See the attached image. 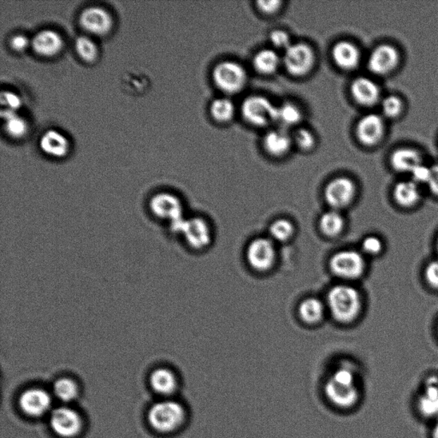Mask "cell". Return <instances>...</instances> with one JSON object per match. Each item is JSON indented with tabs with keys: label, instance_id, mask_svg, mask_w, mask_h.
<instances>
[{
	"label": "cell",
	"instance_id": "46",
	"mask_svg": "<svg viewBox=\"0 0 438 438\" xmlns=\"http://www.w3.org/2000/svg\"><path fill=\"white\" fill-rule=\"evenodd\" d=\"M437 251H438V237H437Z\"/></svg>",
	"mask_w": 438,
	"mask_h": 438
},
{
	"label": "cell",
	"instance_id": "30",
	"mask_svg": "<svg viewBox=\"0 0 438 438\" xmlns=\"http://www.w3.org/2000/svg\"><path fill=\"white\" fill-rule=\"evenodd\" d=\"M54 392L59 401L70 403L77 399L79 389L77 383L70 377H61L55 382Z\"/></svg>",
	"mask_w": 438,
	"mask_h": 438
},
{
	"label": "cell",
	"instance_id": "22",
	"mask_svg": "<svg viewBox=\"0 0 438 438\" xmlns=\"http://www.w3.org/2000/svg\"><path fill=\"white\" fill-rule=\"evenodd\" d=\"M293 139L284 130L270 131L264 138L266 151L273 156H282L289 152Z\"/></svg>",
	"mask_w": 438,
	"mask_h": 438
},
{
	"label": "cell",
	"instance_id": "19",
	"mask_svg": "<svg viewBox=\"0 0 438 438\" xmlns=\"http://www.w3.org/2000/svg\"><path fill=\"white\" fill-rule=\"evenodd\" d=\"M351 93L356 101L362 106H370L380 99V87L373 80L359 77L354 80L351 85Z\"/></svg>",
	"mask_w": 438,
	"mask_h": 438
},
{
	"label": "cell",
	"instance_id": "18",
	"mask_svg": "<svg viewBox=\"0 0 438 438\" xmlns=\"http://www.w3.org/2000/svg\"><path fill=\"white\" fill-rule=\"evenodd\" d=\"M39 145L42 152L51 158H63L70 153V142L58 130H46L39 139Z\"/></svg>",
	"mask_w": 438,
	"mask_h": 438
},
{
	"label": "cell",
	"instance_id": "20",
	"mask_svg": "<svg viewBox=\"0 0 438 438\" xmlns=\"http://www.w3.org/2000/svg\"><path fill=\"white\" fill-rule=\"evenodd\" d=\"M336 65L342 70H353L359 65L361 54L357 46L349 42H340L332 49Z\"/></svg>",
	"mask_w": 438,
	"mask_h": 438
},
{
	"label": "cell",
	"instance_id": "2",
	"mask_svg": "<svg viewBox=\"0 0 438 438\" xmlns=\"http://www.w3.org/2000/svg\"><path fill=\"white\" fill-rule=\"evenodd\" d=\"M328 306L334 320L349 324L359 317L362 298L356 289L349 285H337L330 290Z\"/></svg>",
	"mask_w": 438,
	"mask_h": 438
},
{
	"label": "cell",
	"instance_id": "7",
	"mask_svg": "<svg viewBox=\"0 0 438 438\" xmlns=\"http://www.w3.org/2000/svg\"><path fill=\"white\" fill-rule=\"evenodd\" d=\"M151 213L161 220L167 221L169 225L184 218L183 204L180 198L170 192H161L154 194L149 201Z\"/></svg>",
	"mask_w": 438,
	"mask_h": 438
},
{
	"label": "cell",
	"instance_id": "23",
	"mask_svg": "<svg viewBox=\"0 0 438 438\" xmlns=\"http://www.w3.org/2000/svg\"><path fill=\"white\" fill-rule=\"evenodd\" d=\"M419 408L425 416L438 415V380L430 378L426 384L424 392L420 397Z\"/></svg>",
	"mask_w": 438,
	"mask_h": 438
},
{
	"label": "cell",
	"instance_id": "35",
	"mask_svg": "<svg viewBox=\"0 0 438 438\" xmlns=\"http://www.w3.org/2000/svg\"><path fill=\"white\" fill-rule=\"evenodd\" d=\"M0 101H1L2 111H13V113H18L23 105L21 97L13 91H3L0 95Z\"/></svg>",
	"mask_w": 438,
	"mask_h": 438
},
{
	"label": "cell",
	"instance_id": "17",
	"mask_svg": "<svg viewBox=\"0 0 438 438\" xmlns=\"http://www.w3.org/2000/svg\"><path fill=\"white\" fill-rule=\"evenodd\" d=\"M384 131L383 119L377 114H368L362 118L356 129L358 139L366 146L377 144L383 137Z\"/></svg>",
	"mask_w": 438,
	"mask_h": 438
},
{
	"label": "cell",
	"instance_id": "1",
	"mask_svg": "<svg viewBox=\"0 0 438 438\" xmlns=\"http://www.w3.org/2000/svg\"><path fill=\"white\" fill-rule=\"evenodd\" d=\"M324 394L329 403L341 410H349L360 400L356 372L349 366L335 370L326 380Z\"/></svg>",
	"mask_w": 438,
	"mask_h": 438
},
{
	"label": "cell",
	"instance_id": "25",
	"mask_svg": "<svg viewBox=\"0 0 438 438\" xmlns=\"http://www.w3.org/2000/svg\"><path fill=\"white\" fill-rule=\"evenodd\" d=\"M394 199L402 207H412L419 202L420 191L419 185L413 181L398 182L394 189Z\"/></svg>",
	"mask_w": 438,
	"mask_h": 438
},
{
	"label": "cell",
	"instance_id": "41",
	"mask_svg": "<svg viewBox=\"0 0 438 438\" xmlns=\"http://www.w3.org/2000/svg\"><path fill=\"white\" fill-rule=\"evenodd\" d=\"M413 181L416 182L418 185L420 183H426L427 184L430 177H431V168L421 164L418 165L412 173Z\"/></svg>",
	"mask_w": 438,
	"mask_h": 438
},
{
	"label": "cell",
	"instance_id": "26",
	"mask_svg": "<svg viewBox=\"0 0 438 438\" xmlns=\"http://www.w3.org/2000/svg\"><path fill=\"white\" fill-rule=\"evenodd\" d=\"M1 117L4 120V129L9 137L21 139L29 132V123L18 113L1 111Z\"/></svg>",
	"mask_w": 438,
	"mask_h": 438
},
{
	"label": "cell",
	"instance_id": "31",
	"mask_svg": "<svg viewBox=\"0 0 438 438\" xmlns=\"http://www.w3.org/2000/svg\"><path fill=\"white\" fill-rule=\"evenodd\" d=\"M302 114L300 108L292 103H284L277 106L276 122L284 128L296 125L301 120Z\"/></svg>",
	"mask_w": 438,
	"mask_h": 438
},
{
	"label": "cell",
	"instance_id": "37",
	"mask_svg": "<svg viewBox=\"0 0 438 438\" xmlns=\"http://www.w3.org/2000/svg\"><path fill=\"white\" fill-rule=\"evenodd\" d=\"M362 250L368 256H375L382 253L384 249L383 242L380 237L375 236H370L365 237L362 242Z\"/></svg>",
	"mask_w": 438,
	"mask_h": 438
},
{
	"label": "cell",
	"instance_id": "39",
	"mask_svg": "<svg viewBox=\"0 0 438 438\" xmlns=\"http://www.w3.org/2000/svg\"><path fill=\"white\" fill-rule=\"evenodd\" d=\"M270 42L277 49L286 51L292 45L288 33L282 30H275L270 35Z\"/></svg>",
	"mask_w": 438,
	"mask_h": 438
},
{
	"label": "cell",
	"instance_id": "6",
	"mask_svg": "<svg viewBox=\"0 0 438 438\" xmlns=\"http://www.w3.org/2000/svg\"><path fill=\"white\" fill-rule=\"evenodd\" d=\"M277 108L268 98L256 95L245 99L242 113L251 125L264 127L276 122Z\"/></svg>",
	"mask_w": 438,
	"mask_h": 438
},
{
	"label": "cell",
	"instance_id": "14",
	"mask_svg": "<svg viewBox=\"0 0 438 438\" xmlns=\"http://www.w3.org/2000/svg\"><path fill=\"white\" fill-rule=\"evenodd\" d=\"M19 405L26 415L38 418L50 411L51 397L45 389L31 388L20 396Z\"/></svg>",
	"mask_w": 438,
	"mask_h": 438
},
{
	"label": "cell",
	"instance_id": "16",
	"mask_svg": "<svg viewBox=\"0 0 438 438\" xmlns=\"http://www.w3.org/2000/svg\"><path fill=\"white\" fill-rule=\"evenodd\" d=\"M399 63V54L389 45H382L376 47L370 56L368 61L369 70L377 75H386L395 69Z\"/></svg>",
	"mask_w": 438,
	"mask_h": 438
},
{
	"label": "cell",
	"instance_id": "34",
	"mask_svg": "<svg viewBox=\"0 0 438 438\" xmlns=\"http://www.w3.org/2000/svg\"><path fill=\"white\" fill-rule=\"evenodd\" d=\"M270 234L277 242L288 241L294 234V225L287 219H277L270 225Z\"/></svg>",
	"mask_w": 438,
	"mask_h": 438
},
{
	"label": "cell",
	"instance_id": "43",
	"mask_svg": "<svg viewBox=\"0 0 438 438\" xmlns=\"http://www.w3.org/2000/svg\"><path fill=\"white\" fill-rule=\"evenodd\" d=\"M258 8L263 13L274 14L277 13L282 7L281 1H260L257 3Z\"/></svg>",
	"mask_w": 438,
	"mask_h": 438
},
{
	"label": "cell",
	"instance_id": "9",
	"mask_svg": "<svg viewBox=\"0 0 438 438\" xmlns=\"http://www.w3.org/2000/svg\"><path fill=\"white\" fill-rule=\"evenodd\" d=\"M50 425L53 431L63 438H74L81 433L83 422L75 410L68 407L57 408L51 413Z\"/></svg>",
	"mask_w": 438,
	"mask_h": 438
},
{
	"label": "cell",
	"instance_id": "3",
	"mask_svg": "<svg viewBox=\"0 0 438 438\" xmlns=\"http://www.w3.org/2000/svg\"><path fill=\"white\" fill-rule=\"evenodd\" d=\"M147 418L155 431L171 433L177 431L185 423L187 412L179 402L167 400L155 403L150 408Z\"/></svg>",
	"mask_w": 438,
	"mask_h": 438
},
{
	"label": "cell",
	"instance_id": "36",
	"mask_svg": "<svg viewBox=\"0 0 438 438\" xmlns=\"http://www.w3.org/2000/svg\"><path fill=\"white\" fill-rule=\"evenodd\" d=\"M294 140L301 149L305 151L312 149L314 145H315L314 135L308 130L306 129L298 130L294 135Z\"/></svg>",
	"mask_w": 438,
	"mask_h": 438
},
{
	"label": "cell",
	"instance_id": "13",
	"mask_svg": "<svg viewBox=\"0 0 438 438\" xmlns=\"http://www.w3.org/2000/svg\"><path fill=\"white\" fill-rule=\"evenodd\" d=\"M178 234H182L187 244L194 249H205L212 241L209 225L201 218H185Z\"/></svg>",
	"mask_w": 438,
	"mask_h": 438
},
{
	"label": "cell",
	"instance_id": "12",
	"mask_svg": "<svg viewBox=\"0 0 438 438\" xmlns=\"http://www.w3.org/2000/svg\"><path fill=\"white\" fill-rule=\"evenodd\" d=\"M246 258L254 269L260 272L270 270L276 261V249L273 242L266 238L256 239L246 250Z\"/></svg>",
	"mask_w": 438,
	"mask_h": 438
},
{
	"label": "cell",
	"instance_id": "21",
	"mask_svg": "<svg viewBox=\"0 0 438 438\" xmlns=\"http://www.w3.org/2000/svg\"><path fill=\"white\" fill-rule=\"evenodd\" d=\"M150 384L155 392L166 396L173 395L178 387L176 374L165 368L154 370L150 376Z\"/></svg>",
	"mask_w": 438,
	"mask_h": 438
},
{
	"label": "cell",
	"instance_id": "4",
	"mask_svg": "<svg viewBox=\"0 0 438 438\" xmlns=\"http://www.w3.org/2000/svg\"><path fill=\"white\" fill-rule=\"evenodd\" d=\"M244 68L233 61H225L214 68L213 78L219 89L226 94H237L246 83Z\"/></svg>",
	"mask_w": 438,
	"mask_h": 438
},
{
	"label": "cell",
	"instance_id": "42",
	"mask_svg": "<svg viewBox=\"0 0 438 438\" xmlns=\"http://www.w3.org/2000/svg\"><path fill=\"white\" fill-rule=\"evenodd\" d=\"M10 45L11 49L15 51L22 53V51L27 49V46L31 45V41H30L29 38L25 37V35H17L11 38Z\"/></svg>",
	"mask_w": 438,
	"mask_h": 438
},
{
	"label": "cell",
	"instance_id": "27",
	"mask_svg": "<svg viewBox=\"0 0 438 438\" xmlns=\"http://www.w3.org/2000/svg\"><path fill=\"white\" fill-rule=\"evenodd\" d=\"M281 63V58L277 51L265 49L256 54L254 58V66L258 73L270 75L276 73Z\"/></svg>",
	"mask_w": 438,
	"mask_h": 438
},
{
	"label": "cell",
	"instance_id": "24",
	"mask_svg": "<svg viewBox=\"0 0 438 438\" xmlns=\"http://www.w3.org/2000/svg\"><path fill=\"white\" fill-rule=\"evenodd\" d=\"M392 165L398 173H410L422 164L421 157L416 150L398 149L392 154Z\"/></svg>",
	"mask_w": 438,
	"mask_h": 438
},
{
	"label": "cell",
	"instance_id": "29",
	"mask_svg": "<svg viewBox=\"0 0 438 438\" xmlns=\"http://www.w3.org/2000/svg\"><path fill=\"white\" fill-rule=\"evenodd\" d=\"M344 217L336 210L323 215L320 221L321 232L330 237H335L340 234L344 229Z\"/></svg>",
	"mask_w": 438,
	"mask_h": 438
},
{
	"label": "cell",
	"instance_id": "28",
	"mask_svg": "<svg viewBox=\"0 0 438 438\" xmlns=\"http://www.w3.org/2000/svg\"><path fill=\"white\" fill-rule=\"evenodd\" d=\"M325 306L317 298H308L299 306V314L306 324H316L324 317Z\"/></svg>",
	"mask_w": 438,
	"mask_h": 438
},
{
	"label": "cell",
	"instance_id": "15",
	"mask_svg": "<svg viewBox=\"0 0 438 438\" xmlns=\"http://www.w3.org/2000/svg\"><path fill=\"white\" fill-rule=\"evenodd\" d=\"M63 39L61 34L54 30L39 31L31 39V46L35 54L42 57L51 58L58 55L63 50Z\"/></svg>",
	"mask_w": 438,
	"mask_h": 438
},
{
	"label": "cell",
	"instance_id": "40",
	"mask_svg": "<svg viewBox=\"0 0 438 438\" xmlns=\"http://www.w3.org/2000/svg\"><path fill=\"white\" fill-rule=\"evenodd\" d=\"M425 278L432 288L438 289V261L430 262L426 265Z\"/></svg>",
	"mask_w": 438,
	"mask_h": 438
},
{
	"label": "cell",
	"instance_id": "8",
	"mask_svg": "<svg viewBox=\"0 0 438 438\" xmlns=\"http://www.w3.org/2000/svg\"><path fill=\"white\" fill-rule=\"evenodd\" d=\"M282 63L290 74L294 77H304L312 70L315 63V55L306 44H292L284 51Z\"/></svg>",
	"mask_w": 438,
	"mask_h": 438
},
{
	"label": "cell",
	"instance_id": "33",
	"mask_svg": "<svg viewBox=\"0 0 438 438\" xmlns=\"http://www.w3.org/2000/svg\"><path fill=\"white\" fill-rule=\"evenodd\" d=\"M75 49L80 58L86 63H94L98 58L99 47L97 44L89 37L82 35L75 42Z\"/></svg>",
	"mask_w": 438,
	"mask_h": 438
},
{
	"label": "cell",
	"instance_id": "11",
	"mask_svg": "<svg viewBox=\"0 0 438 438\" xmlns=\"http://www.w3.org/2000/svg\"><path fill=\"white\" fill-rule=\"evenodd\" d=\"M356 196V186L351 179L337 177L330 181L325 189V198L334 210L346 208Z\"/></svg>",
	"mask_w": 438,
	"mask_h": 438
},
{
	"label": "cell",
	"instance_id": "45",
	"mask_svg": "<svg viewBox=\"0 0 438 438\" xmlns=\"http://www.w3.org/2000/svg\"><path fill=\"white\" fill-rule=\"evenodd\" d=\"M432 437L433 438H438V421H437V423L435 425V427H434V429H433Z\"/></svg>",
	"mask_w": 438,
	"mask_h": 438
},
{
	"label": "cell",
	"instance_id": "10",
	"mask_svg": "<svg viewBox=\"0 0 438 438\" xmlns=\"http://www.w3.org/2000/svg\"><path fill=\"white\" fill-rule=\"evenodd\" d=\"M79 23L87 33L96 37L109 34L114 25L113 15L101 6L85 8L79 15Z\"/></svg>",
	"mask_w": 438,
	"mask_h": 438
},
{
	"label": "cell",
	"instance_id": "32",
	"mask_svg": "<svg viewBox=\"0 0 438 438\" xmlns=\"http://www.w3.org/2000/svg\"><path fill=\"white\" fill-rule=\"evenodd\" d=\"M210 111L215 120L219 123H227L234 118L236 108L230 99L220 98L215 99L211 105Z\"/></svg>",
	"mask_w": 438,
	"mask_h": 438
},
{
	"label": "cell",
	"instance_id": "5",
	"mask_svg": "<svg viewBox=\"0 0 438 438\" xmlns=\"http://www.w3.org/2000/svg\"><path fill=\"white\" fill-rule=\"evenodd\" d=\"M365 266L363 254L353 250L341 251L330 261L332 272L346 280H356L363 276Z\"/></svg>",
	"mask_w": 438,
	"mask_h": 438
},
{
	"label": "cell",
	"instance_id": "44",
	"mask_svg": "<svg viewBox=\"0 0 438 438\" xmlns=\"http://www.w3.org/2000/svg\"><path fill=\"white\" fill-rule=\"evenodd\" d=\"M427 185L431 192L438 196V165L431 167V177Z\"/></svg>",
	"mask_w": 438,
	"mask_h": 438
},
{
	"label": "cell",
	"instance_id": "38",
	"mask_svg": "<svg viewBox=\"0 0 438 438\" xmlns=\"http://www.w3.org/2000/svg\"><path fill=\"white\" fill-rule=\"evenodd\" d=\"M382 109L384 114L388 118H395L401 113L402 103L399 98L396 96H388L382 103Z\"/></svg>",
	"mask_w": 438,
	"mask_h": 438
}]
</instances>
